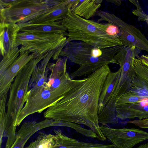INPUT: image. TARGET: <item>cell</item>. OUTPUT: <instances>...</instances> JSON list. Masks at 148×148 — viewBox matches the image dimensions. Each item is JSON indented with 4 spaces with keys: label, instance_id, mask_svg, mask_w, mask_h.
Wrapping results in <instances>:
<instances>
[{
    "label": "cell",
    "instance_id": "9",
    "mask_svg": "<svg viewBox=\"0 0 148 148\" xmlns=\"http://www.w3.org/2000/svg\"><path fill=\"white\" fill-rule=\"evenodd\" d=\"M95 16L99 17L97 22L106 21L119 28V37L124 46H134L148 52V39L136 27L125 22L114 14L106 11L98 10Z\"/></svg>",
    "mask_w": 148,
    "mask_h": 148
},
{
    "label": "cell",
    "instance_id": "23",
    "mask_svg": "<svg viewBox=\"0 0 148 148\" xmlns=\"http://www.w3.org/2000/svg\"><path fill=\"white\" fill-rule=\"evenodd\" d=\"M18 47L10 50L3 57L0 63V75H1L16 60L20 55Z\"/></svg>",
    "mask_w": 148,
    "mask_h": 148
},
{
    "label": "cell",
    "instance_id": "27",
    "mask_svg": "<svg viewBox=\"0 0 148 148\" xmlns=\"http://www.w3.org/2000/svg\"><path fill=\"white\" fill-rule=\"evenodd\" d=\"M107 1L108 2H109L110 3H112L115 5H121L122 3V1L121 0H107Z\"/></svg>",
    "mask_w": 148,
    "mask_h": 148
},
{
    "label": "cell",
    "instance_id": "28",
    "mask_svg": "<svg viewBox=\"0 0 148 148\" xmlns=\"http://www.w3.org/2000/svg\"><path fill=\"white\" fill-rule=\"evenodd\" d=\"M35 141L32 142L28 146L25 148H35Z\"/></svg>",
    "mask_w": 148,
    "mask_h": 148
},
{
    "label": "cell",
    "instance_id": "15",
    "mask_svg": "<svg viewBox=\"0 0 148 148\" xmlns=\"http://www.w3.org/2000/svg\"><path fill=\"white\" fill-rule=\"evenodd\" d=\"M0 48L3 56L10 50L17 47V38L20 30L17 24L6 22L0 23Z\"/></svg>",
    "mask_w": 148,
    "mask_h": 148
},
{
    "label": "cell",
    "instance_id": "21",
    "mask_svg": "<svg viewBox=\"0 0 148 148\" xmlns=\"http://www.w3.org/2000/svg\"><path fill=\"white\" fill-rule=\"evenodd\" d=\"M57 140L55 135L47 134L40 132L35 142V148H53Z\"/></svg>",
    "mask_w": 148,
    "mask_h": 148
},
{
    "label": "cell",
    "instance_id": "14",
    "mask_svg": "<svg viewBox=\"0 0 148 148\" xmlns=\"http://www.w3.org/2000/svg\"><path fill=\"white\" fill-rule=\"evenodd\" d=\"M117 117L121 120L148 118V98L135 103L116 106Z\"/></svg>",
    "mask_w": 148,
    "mask_h": 148
},
{
    "label": "cell",
    "instance_id": "22",
    "mask_svg": "<svg viewBox=\"0 0 148 148\" xmlns=\"http://www.w3.org/2000/svg\"><path fill=\"white\" fill-rule=\"evenodd\" d=\"M8 93H4L0 97V148H1L2 138L5 131L8 117L5 110Z\"/></svg>",
    "mask_w": 148,
    "mask_h": 148
},
{
    "label": "cell",
    "instance_id": "4",
    "mask_svg": "<svg viewBox=\"0 0 148 148\" xmlns=\"http://www.w3.org/2000/svg\"><path fill=\"white\" fill-rule=\"evenodd\" d=\"M141 51L134 46H123L115 55L114 64L119 65L121 71L119 82L102 110L105 115L110 116L116 114V103L118 98L127 92L136 76L134 67V59Z\"/></svg>",
    "mask_w": 148,
    "mask_h": 148
},
{
    "label": "cell",
    "instance_id": "25",
    "mask_svg": "<svg viewBox=\"0 0 148 148\" xmlns=\"http://www.w3.org/2000/svg\"><path fill=\"white\" fill-rule=\"evenodd\" d=\"M127 124H132L141 128H148V118L135 119L126 121Z\"/></svg>",
    "mask_w": 148,
    "mask_h": 148
},
{
    "label": "cell",
    "instance_id": "10",
    "mask_svg": "<svg viewBox=\"0 0 148 148\" xmlns=\"http://www.w3.org/2000/svg\"><path fill=\"white\" fill-rule=\"evenodd\" d=\"M104 136L117 148H132L148 140V132L134 128L115 129L101 125Z\"/></svg>",
    "mask_w": 148,
    "mask_h": 148
},
{
    "label": "cell",
    "instance_id": "26",
    "mask_svg": "<svg viewBox=\"0 0 148 148\" xmlns=\"http://www.w3.org/2000/svg\"><path fill=\"white\" fill-rule=\"evenodd\" d=\"M140 58L142 63L148 67V55H142Z\"/></svg>",
    "mask_w": 148,
    "mask_h": 148
},
{
    "label": "cell",
    "instance_id": "6",
    "mask_svg": "<svg viewBox=\"0 0 148 148\" xmlns=\"http://www.w3.org/2000/svg\"><path fill=\"white\" fill-rule=\"evenodd\" d=\"M70 42L68 38L62 34L19 32L16 46L21 45L20 52L28 51L37 58L46 56L53 51L60 53Z\"/></svg>",
    "mask_w": 148,
    "mask_h": 148
},
{
    "label": "cell",
    "instance_id": "12",
    "mask_svg": "<svg viewBox=\"0 0 148 148\" xmlns=\"http://www.w3.org/2000/svg\"><path fill=\"white\" fill-rule=\"evenodd\" d=\"M52 119H46L40 122H24L16 134L15 141L10 148H25V145L30 137L40 130L53 126Z\"/></svg>",
    "mask_w": 148,
    "mask_h": 148
},
{
    "label": "cell",
    "instance_id": "8",
    "mask_svg": "<svg viewBox=\"0 0 148 148\" xmlns=\"http://www.w3.org/2000/svg\"><path fill=\"white\" fill-rule=\"evenodd\" d=\"M55 4L54 0H12L8 7L0 9V22L26 23Z\"/></svg>",
    "mask_w": 148,
    "mask_h": 148
},
{
    "label": "cell",
    "instance_id": "16",
    "mask_svg": "<svg viewBox=\"0 0 148 148\" xmlns=\"http://www.w3.org/2000/svg\"><path fill=\"white\" fill-rule=\"evenodd\" d=\"M60 53L52 51L49 53L37 65L33 71L29 82V90L44 85L48 80L49 69L47 67L49 62L52 57L54 60H57Z\"/></svg>",
    "mask_w": 148,
    "mask_h": 148
},
{
    "label": "cell",
    "instance_id": "1",
    "mask_svg": "<svg viewBox=\"0 0 148 148\" xmlns=\"http://www.w3.org/2000/svg\"><path fill=\"white\" fill-rule=\"evenodd\" d=\"M111 71L108 64L98 69L47 109L44 117L85 125L97 134L99 140L106 141L99 125L98 106L105 82Z\"/></svg>",
    "mask_w": 148,
    "mask_h": 148
},
{
    "label": "cell",
    "instance_id": "19",
    "mask_svg": "<svg viewBox=\"0 0 148 148\" xmlns=\"http://www.w3.org/2000/svg\"><path fill=\"white\" fill-rule=\"evenodd\" d=\"M121 69L115 72H110L105 82L100 96L98 114H100L108 102L109 97L119 80Z\"/></svg>",
    "mask_w": 148,
    "mask_h": 148
},
{
    "label": "cell",
    "instance_id": "24",
    "mask_svg": "<svg viewBox=\"0 0 148 148\" xmlns=\"http://www.w3.org/2000/svg\"><path fill=\"white\" fill-rule=\"evenodd\" d=\"M148 98L134 96H121L116 101L117 105L132 104L139 102Z\"/></svg>",
    "mask_w": 148,
    "mask_h": 148
},
{
    "label": "cell",
    "instance_id": "20",
    "mask_svg": "<svg viewBox=\"0 0 148 148\" xmlns=\"http://www.w3.org/2000/svg\"><path fill=\"white\" fill-rule=\"evenodd\" d=\"M139 56L135 58L134 61V67L136 73L133 85L142 88L148 91V67L141 62Z\"/></svg>",
    "mask_w": 148,
    "mask_h": 148
},
{
    "label": "cell",
    "instance_id": "30",
    "mask_svg": "<svg viewBox=\"0 0 148 148\" xmlns=\"http://www.w3.org/2000/svg\"><path fill=\"white\" fill-rule=\"evenodd\" d=\"M143 148H148V143L145 144V145Z\"/></svg>",
    "mask_w": 148,
    "mask_h": 148
},
{
    "label": "cell",
    "instance_id": "7",
    "mask_svg": "<svg viewBox=\"0 0 148 148\" xmlns=\"http://www.w3.org/2000/svg\"><path fill=\"white\" fill-rule=\"evenodd\" d=\"M46 56L34 58L18 73L11 86L6 107L8 118L14 122L26 102V97L32 72Z\"/></svg>",
    "mask_w": 148,
    "mask_h": 148
},
{
    "label": "cell",
    "instance_id": "11",
    "mask_svg": "<svg viewBox=\"0 0 148 148\" xmlns=\"http://www.w3.org/2000/svg\"><path fill=\"white\" fill-rule=\"evenodd\" d=\"M34 58V54H30L28 51L20 52V55L16 60L0 75V97L8 92L16 77Z\"/></svg>",
    "mask_w": 148,
    "mask_h": 148
},
{
    "label": "cell",
    "instance_id": "3",
    "mask_svg": "<svg viewBox=\"0 0 148 148\" xmlns=\"http://www.w3.org/2000/svg\"><path fill=\"white\" fill-rule=\"evenodd\" d=\"M62 21L70 41H80L101 49L123 45L119 36L109 32L110 23L103 24L85 19L72 12L70 9Z\"/></svg>",
    "mask_w": 148,
    "mask_h": 148
},
{
    "label": "cell",
    "instance_id": "5",
    "mask_svg": "<svg viewBox=\"0 0 148 148\" xmlns=\"http://www.w3.org/2000/svg\"><path fill=\"white\" fill-rule=\"evenodd\" d=\"M46 83L42 86L29 90L25 103L18 116L15 126H19L28 116L36 112L40 113L54 105L73 88L69 87L53 88Z\"/></svg>",
    "mask_w": 148,
    "mask_h": 148
},
{
    "label": "cell",
    "instance_id": "2",
    "mask_svg": "<svg viewBox=\"0 0 148 148\" xmlns=\"http://www.w3.org/2000/svg\"><path fill=\"white\" fill-rule=\"evenodd\" d=\"M122 45L101 49L79 41L69 42L61 51L59 56L67 58L79 65L70 74L71 78L90 75L102 66L114 63L115 55Z\"/></svg>",
    "mask_w": 148,
    "mask_h": 148
},
{
    "label": "cell",
    "instance_id": "18",
    "mask_svg": "<svg viewBox=\"0 0 148 148\" xmlns=\"http://www.w3.org/2000/svg\"><path fill=\"white\" fill-rule=\"evenodd\" d=\"M102 0H77L71 8V11L86 19L95 16L100 7Z\"/></svg>",
    "mask_w": 148,
    "mask_h": 148
},
{
    "label": "cell",
    "instance_id": "29",
    "mask_svg": "<svg viewBox=\"0 0 148 148\" xmlns=\"http://www.w3.org/2000/svg\"><path fill=\"white\" fill-rule=\"evenodd\" d=\"M145 145V144L141 145L136 148H143Z\"/></svg>",
    "mask_w": 148,
    "mask_h": 148
},
{
    "label": "cell",
    "instance_id": "17",
    "mask_svg": "<svg viewBox=\"0 0 148 148\" xmlns=\"http://www.w3.org/2000/svg\"><path fill=\"white\" fill-rule=\"evenodd\" d=\"M62 20L38 24L26 23L18 24L19 32L44 34H58L68 36L66 29L63 25Z\"/></svg>",
    "mask_w": 148,
    "mask_h": 148
},
{
    "label": "cell",
    "instance_id": "13",
    "mask_svg": "<svg viewBox=\"0 0 148 148\" xmlns=\"http://www.w3.org/2000/svg\"><path fill=\"white\" fill-rule=\"evenodd\" d=\"M72 5L71 0H60L58 3L48 9L43 13L26 23L38 24L61 20L67 16Z\"/></svg>",
    "mask_w": 148,
    "mask_h": 148
}]
</instances>
